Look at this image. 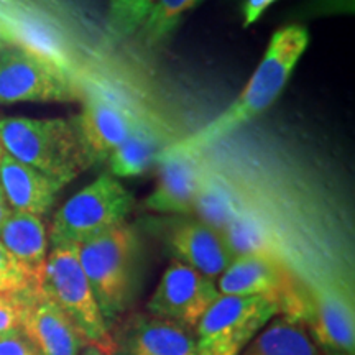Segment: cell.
Segmentation results:
<instances>
[{"instance_id":"cell-19","label":"cell","mask_w":355,"mask_h":355,"mask_svg":"<svg viewBox=\"0 0 355 355\" xmlns=\"http://www.w3.org/2000/svg\"><path fill=\"white\" fill-rule=\"evenodd\" d=\"M241 355H322L306 322L275 316L257 334Z\"/></svg>"},{"instance_id":"cell-27","label":"cell","mask_w":355,"mask_h":355,"mask_svg":"<svg viewBox=\"0 0 355 355\" xmlns=\"http://www.w3.org/2000/svg\"><path fill=\"white\" fill-rule=\"evenodd\" d=\"M277 0H245L242 6L243 15V26H250L263 15V12Z\"/></svg>"},{"instance_id":"cell-5","label":"cell","mask_w":355,"mask_h":355,"mask_svg":"<svg viewBox=\"0 0 355 355\" xmlns=\"http://www.w3.org/2000/svg\"><path fill=\"white\" fill-rule=\"evenodd\" d=\"M133 198L112 175H102L69 198L53 217V247L81 245L125 222Z\"/></svg>"},{"instance_id":"cell-3","label":"cell","mask_w":355,"mask_h":355,"mask_svg":"<svg viewBox=\"0 0 355 355\" xmlns=\"http://www.w3.org/2000/svg\"><path fill=\"white\" fill-rule=\"evenodd\" d=\"M79 261L107 327L135 303L140 241L125 222L79 245Z\"/></svg>"},{"instance_id":"cell-28","label":"cell","mask_w":355,"mask_h":355,"mask_svg":"<svg viewBox=\"0 0 355 355\" xmlns=\"http://www.w3.org/2000/svg\"><path fill=\"white\" fill-rule=\"evenodd\" d=\"M10 207H8V202L6 199V194H3L2 191V186H0V227L3 225V222L8 219V216H10Z\"/></svg>"},{"instance_id":"cell-4","label":"cell","mask_w":355,"mask_h":355,"mask_svg":"<svg viewBox=\"0 0 355 355\" xmlns=\"http://www.w3.org/2000/svg\"><path fill=\"white\" fill-rule=\"evenodd\" d=\"M40 290L73 321L89 345L112 355L114 340L79 261V245L53 247Z\"/></svg>"},{"instance_id":"cell-9","label":"cell","mask_w":355,"mask_h":355,"mask_svg":"<svg viewBox=\"0 0 355 355\" xmlns=\"http://www.w3.org/2000/svg\"><path fill=\"white\" fill-rule=\"evenodd\" d=\"M219 296L214 279L173 260L155 288L146 309L155 318L194 329Z\"/></svg>"},{"instance_id":"cell-22","label":"cell","mask_w":355,"mask_h":355,"mask_svg":"<svg viewBox=\"0 0 355 355\" xmlns=\"http://www.w3.org/2000/svg\"><path fill=\"white\" fill-rule=\"evenodd\" d=\"M155 0H109L105 35L110 43H119L139 32Z\"/></svg>"},{"instance_id":"cell-15","label":"cell","mask_w":355,"mask_h":355,"mask_svg":"<svg viewBox=\"0 0 355 355\" xmlns=\"http://www.w3.org/2000/svg\"><path fill=\"white\" fill-rule=\"evenodd\" d=\"M139 115L117 102L99 96L89 97L74 122L92 163L105 162L127 139Z\"/></svg>"},{"instance_id":"cell-17","label":"cell","mask_w":355,"mask_h":355,"mask_svg":"<svg viewBox=\"0 0 355 355\" xmlns=\"http://www.w3.org/2000/svg\"><path fill=\"white\" fill-rule=\"evenodd\" d=\"M0 186L13 211L38 217L51 209L58 191L63 189L50 178L24 165L8 153H3L0 159Z\"/></svg>"},{"instance_id":"cell-26","label":"cell","mask_w":355,"mask_h":355,"mask_svg":"<svg viewBox=\"0 0 355 355\" xmlns=\"http://www.w3.org/2000/svg\"><path fill=\"white\" fill-rule=\"evenodd\" d=\"M20 326V300L19 295L0 293V334L19 329Z\"/></svg>"},{"instance_id":"cell-20","label":"cell","mask_w":355,"mask_h":355,"mask_svg":"<svg viewBox=\"0 0 355 355\" xmlns=\"http://www.w3.org/2000/svg\"><path fill=\"white\" fill-rule=\"evenodd\" d=\"M234 257L265 255L282 259V247L270 222L255 211L243 209L222 230Z\"/></svg>"},{"instance_id":"cell-21","label":"cell","mask_w":355,"mask_h":355,"mask_svg":"<svg viewBox=\"0 0 355 355\" xmlns=\"http://www.w3.org/2000/svg\"><path fill=\"white\" fill-rule=\"evenodd\" d=\"M243 209L245 207L230 180L207 168L199 186L193 211L199 216V220L222 232L225 225Z\"/></svg>"},{"instance_id":"cell-24","label":"cell","mask_w":355,"mask_h":355,"mask_svg":"<svg viewBox=\"0 0 355 355\" xmlns=\"http://www.w3.org/2000/svg\"><path fill=\"white\" fill-rule=\"evenodd\" d=\"M32 286L35 285L26 270L0 242V293L20 295Z\"/></svg>"},{"instance_id":"cell-18","label":"cell","mask_w":355,"mask_h":355,"mask_svg":"<svg viewBox=\"0 0 355 355\" xmlns=\"http://www.w3.org/2000/svg\"><path fill=\"white\" fill-rule=\"evenodd\" d=\"M0 242L26 270L33 285L38 286L46 265L48 250V235L43 220L28 212L12 211L0 227Z\"/></svg>"},{"instance_id":"cell-10","label":"cell","mask_w":355,"mask_h":355,"mask_svg":"<svg viewBox=\"0 0 355 355\" xmlns=\"http://www.w3.org/2000/svg\"><path fill=\"white\" fill-rule=\"evenodd\" d=\"M20 326L26 339L42 355H81L87 347L73 321L58 304L48 298L40 286L20 293Z\"/></svg>"},{"instance_id":"cell-8","label":"cell","mask_w":355,"mask_h":355,"mask_svg":"<svg viewBox=\"0 0 355 355\" xmlns=\"http://www.w3.org/2000/svg\"><path fill=\"white\" fill-rule=\"evenodd\" d=\"M74 97L73 83L53 58L24 48L0 53V104L68 102Z\"/></svg>"},{"instance_id":"cell-23","label":"cell","mask_w":355,"mask_h":355,"mask_svg":"<svg viewBox=\"0 0 355 355\" xmlns=\"http://www.w3.org/2000/svg\"><path fill=\"white\" fill-rule=\"evenodd\" d=\"M201 0H155L144 24L140 35L146 44H155L175 30L183 13L196 7Z\"/></svg>"},{"instance_id":"cell-29","label":"cell","mask_w":355,"mask_h":355,"mask_svg":"<svg viewBox=\"0 0 355 355\" xmlns=\"http://www.w3.org/2000/svg\"><path fill=\"white\" fill-rule=\"evenodd\" d=\"M81 355H105V354H104V352H101L99 349L92 347V345H87V347L84 349L83 352H81Z\"/></svg>"},{"instance_id":"cell-25","label":"cell","mask_w":355,"mask_h":355,"mask_svg":"<svg viewBox=\"0 0 355 355\" xmlns=\"http://www.w3.org/2000/svg\"><path fill=\"white\" fill-rule=\"evenodd\" d=\"M0 355H42L20 329L0 334Z\"/></svg>"},{"instance_id":"cell-6","label":"cell","mask_w":355,"mask_h":355,"mask_svg":"<svg viewBox=\"0 0 355 355\" xmlns=\"http://www.w3.org/2000/svg\"><path fill=\"white\" fill-rule=\"evenodd\" d=\"M279 314L275 301L263 296H224L198 322V355H241L250 340Z\"/></svg>"},{"instance_id":"cell-13","label":"cell","mask_w":355,"mask_h":355,"mask_svg":"<svg viewBox=\"0 0 355 355\" xmlns=\"http://www.w3.org/2000/svg\"><path fill=\"white\" fill-rule=\"evenodd\" d=\"M112 340L117 355H198L193 329L152 314H133Z\"/></svg>"},{"instance_id":"cell-2","label":"cell","mask_w":355,"mask_h":355,"mask_svg":"<svg viewBox=\"0 0 355 355\" xmlns=\"http://www.w3.org/2000/svg\"><path fill=\"white\" fill-rule=\"evenodd\" d=\"M0 145L61 188L94 165L74 119H0Z\"/></svg>"},{"instance_id":"cell-1","label":"cell","mask_w":355,"mask_h":355,"mask_svg":"<svg viewBox=\"0 0 355 355\" xmlns=\"http://www.w3.org/2000/svg\"><path fill=\"white\" fill-rule=\"evenodd\" d=\"M308 43L309 33L303 25H288L277 30L254 76L239 99L201 130L183 140H175L166 150L188 153L202 152L263 114L282 94L293 69L308 48Z\"/></svg>"},{"instance_id":"cell-11","label":"cell","mask_w":355,"mask_h":355,"mask_svg":"<svg viewBox=\"0 0 355 355\" xmlns=\"http://www.w3.org/2000/svg\"><path fill=\"white\" fill-rule=\"evenodd\" d=\"M157 166V186L145 199L146 209L162 214L193 212L199 186L207 170L202 152L188 153L165 150L159 155Z\"/></svg>"},{"instance_id":"cell-30","label":"cell","mask_w":355,"mask_h":355,"mask_svg":"<svg viewBox=\"0 0 355 355\" xmlns=\"http://www.w3.org/2000/svg\"><path fill=\"white\" fill-rule=\"evenodd\" d=\"M2 155H3L2 153V145H0V159H2Z\"/></svg>"},{"instance_id":"cell-14","label":"cell","mask_w":355,"mask_h":355,"mask_svg":"<svg viewBox=\"0 0 355 355\" xmlns=\"http://www.w3.org/2000/svg\"><path fill=\"white\" fill-rule=\"evenodd\" d=\"M166 241L175 260L211 279L220 277L235 259L222 232L199 219L176 222Z\"/></svg>"},{"instance_id":"cell-12","label":"cell","mask_w":355,"mask_h":355,"mask_svg":"<svg viewBox=\"0 0 355 355\" xmlns=\"http://www.w3.org/2000/svg\"><path fill=\"white\" fill-rule=\"evenodd\" d=\"M304 321L313 327L311 336L322 355H354V303L344 288L336 283L319 285Z\"/></svg>"},{"instance_id":"cell-16","label":"cell","mask_w":355,"mask_h":355,"mask_svg":"<svg viewBox=\"0 0 355 355\" xmlns=\"http://www.w3.org/2000/svg\"><path fill=\"white\" fill-rule=\"evenodd\" d=\"M173 141L166 127L153 115H139L128 137L107 158L114 178H133L144 175L157 165L159 155Z\"/></svg>"},{"instance_id":"cell-7","label":"cell","mask_w":355,"mask_h":355,"mask_svg":"<svg viewBox=\"0 0 355 355\" xmlns=\"http://www.w3.org/2000/svg\"><path fill=\"white\" fill-rule=\"evenodd\" d=\"M217 290L224 296H263L278 304L279 314L303 322L308 316L309 301L296 288L283 260L273 257H235L219 277Z\"/></svg>"}]
</instances>
